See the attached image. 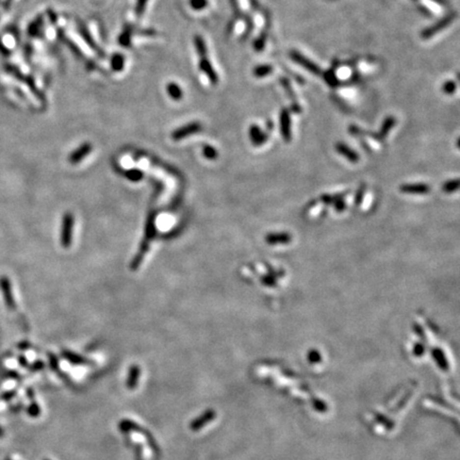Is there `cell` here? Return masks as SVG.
<instances>
[{
  "label": "cell",
  "instance_id": "cell-1",
  "mask_svg": "<svg viewBox=\"0 0 460 460\" xmlns=\"http://www.w3.org/2000/svg\"><path fill=\"white\" fill-rule=\"evenodd\" d=\"M155 234H156L155 212H149L147 216V220H146V226H145V236L140 245V249H138L137 254L134 258V260L131 261V264H130L131 270H136L141 266V263L144 259V256L146 255V253L149 249V243L151 240H153Z\"/></svg>",
  "mask_w": 460,
  "mask_h": 460
},
{
  "label": "cell",
  "instance_id": "cell-23",
  "mask_svg": "<svg viewBox=\"0 0 460 460\" xmlns=\"http://www.w3.org/2000/svg\"><path fill=\"white\" fill-rule=\"evenodd\" d=\"M394 124H395V118L394 117H388L385 121V123L382 124L381 135H387L389 132V130L393 127Z\"/></svg>",
  "mask_w": 460,
  "mask_h": 460
},
{
  "label": "cell",
  "instance_id": "cell-16",
  "mask_svg": "<svg viewBox=\"0 0 460 460\" xmlns=\"http://www.w3.org/2000/svg\"><path fill=\"white\" fill-rule=\"evenodd\" d=\"M337 149H338L339 153H341L345 157H348V158L351 159V160H356L357 159V155L352 149H350L348 146H345L344 144L339 143L337 145Z\"/></svg>",
  "mask_w": 460,
  "mask_h": 460
},
{
  "label": "cell",
  "instance_id": "cell-7",
  "mask_svg": "<svg viewBox=\"0 0 460 460\" xmlns=\"http://www.w3.org/2000/svg\"><path fill=\"white\" fill-rule=\"evenodd\" d=\"M92 145L91 143H83L80 147H78L76 150H74L72 155L69 156L68 161L72 163V164H78L81 161H82L85 157L89 156V154L92 151Z\"/></svg>",
  "mask_w": 460,
  "mask_h": 460
},
{
  "label": "cell",
  "instance_id": "cell-6",
  "mask_svg": "<svg viewBox=\"0 0 460 460\" xmlns=\"http://www.w3.org/2000/svg\"><path fill=\"white\" fill-rule=\"evenodd\" d=\"M199 68L207 76L208 79L210 80L211 83L216 84L218 82V76L216 72L214 71L211 62L208 59V55L199 56Z\"/></svg>",
  "mask_w": 460,
  "mask_h": 460
},
{
  "label": "cell",
  "instance_id": "cell-11",
  "mask_svg": "<svg viewBox=\"0 0 460 460\" xmlns=\"http://www.w3.org/2000/svg\"><path fill=\"white\" fill-rule=\"evenodd\" d=\"M110 64L114 72H122L125 66V56L122 54H114L112 55Z\"/></svg>",
  "mask_w": 460,
  "mask_h": 460
},
{
  "label": "cell",
  "instance_id": "cell-17",
  "mask_svg": "<svg viewBox=\"0 0 460 460\" xmlns=\"http://www.w3.org/2000/svg\"><path fill=\"white\" fill-rule=\"evenodd\" d=\"M126 177H127V179L130 181H140L144 177V174L142 171H140V169L134 168L126 173Z\"/></svg>",
  "mask_w": 460,
  "mask_h": 460
},
{
  "label": "cell",
  "instance_id": "cell-14",
  "mask_svg": "<svg viewBox=\"0 0 460 460\" xmlns=\"http://www.w3.org/2000/svg\"><path fill=\"white\" fill-rule=\"evenodd\" d=\"M79 30H80V33H81V35H82V37H83V39H84L85 43L89 44V46H90L92 49L96 50V53H98L100 55H104V54L100 53L99 48L97 47V45H96V44H95V42L93 41V39H92V37H91L90 33L87 32V30H86V29H84L83 27H79Z\"/></svg>",
  "mask_w": 460,
  "mask_h": 460
},
{
  "label": "cell",
  "instance_id": "cell-21",
  "mask_svg": "<svg viewBox=\"0 0 460 460\" xmlns=\"http://www.w3.org/2000/svg\"><path fill=\"white\" fill-rule=\"evenodd\" d=\"M147 3H148V0H136L135 11V14L138 17L144 14V12L147 7Z\"/></svg>",
  "mask_w": 460,
  "mask_h": 460
},
{
  "label": "cell",
  "instance_id": "cell-18",
  "mask_svg": "<svg viewBox=\"0 0 460 460\" xmlns=\"http://www.w3.org/2000/svg\"><path fill=\"white\" fill-rule=\"evenodd\" d=\"M268 242L271 244H276V243H285L289 241V237L285 234H279V235H270L268 236Z\"/></svg>",
  "mask_w": 460,
  "mask_h": 460
},
{
  "label": "cell",
  "instance_id": "cell-10",
  "mask_svg": "<svg viewBox=\"0 0 460 460\" xmlns=\"http://www.w3.org/2000/svg\"><path fill=\"white\" fill-rule=\"evenodd\" d=\"M166 92L168 94V96L174 100H180L182 96H184L182 89L180 87V85H178L176 82H168L166 85Z\"/></svg>",
  "mask_w": 460,
  "mask_h": 460
},
{
  "label": "cell",
  "instance_id": "cell-4",
  "mask_svg": "<svg viewBox=\"0 0 460 460\" xmlns=\"http://www.w3.org/2000/svg\"><path fill=\"white\" fill-rule=\"evenodd\" d=\"M201 129H203V126H201L199 122L189 123L185 126H182V127L176 129L172 134V138L174 141H181L194 134H197V132L201 131Z\"/></svg>",
  "mask_w": 460,
  "mask_h": 460
},
{
  "label": "cell",
  "instance_id": "cell-19",
  "mask_svg": "<svg viewBox=\"0 0 460 460\" xmlns=\"http://www.w3.org/2000/svg\"><path fill=\"white\" fill-rule=\"evenodd\" d=\"M189 4L195 11H201L208 7L209 1L208 0H189Z\"/></svg>",
  "mask_w": 460,
  "mask_h": 460
},
{
  "label": "cell",
  "instance_id": "cell-2",
  "mask_svg": "<svg viewBox=\"0 0 460 460\" xmlns=\"http://www.w3.org/2000/svg\"><path fill=\"white\" fill-rule=\"evenodd\" d=\"M73 228H74V216L71 212H66L63 217L62 232H61V244L64 248L71 246L73 240Z\"/></svg>",
  "mask_w": 460,
  "mask_h": 460
},
{
  "label": "cell",
  "instance_id": "cell-15",
  "mask_svg": "<svg viewBox=\"0 0 460 460\" xmlns=\"http://www.w3.org/2000/svg\"><path fill=\"white\" fill-rule=\"evenodd\" d=\"M118 44L123 47L131 46V31L130 29H125L118 36Z\"/></svg>",
  "mask_w": 460,
  "mask_h": 460
},
{
  "label": "cell",
  "instance_id": "cell-22",
  "mask_svg": "<svg viewBox=\"0 0 460 460\" xmlns=\"http://www.w3.org/2000/svg\"><path fill=\"white\" fill-rule=\"evenodd\" d=\"M428 187L427 186H420V185H414V186H407L406 188L404 187L402 189L403 191L406 192H418V193H423L428 191Z\"/></svg>",
  "mask_w": 460,
  "mask_h": 460
},
{
  "label": "cell",
  "instance_id": "cell-26",
  "mask_svg": "<svg viewBox=\"0 0 460 460\" xmlns=\"http://www.w3.org/2000/svg\"><path fill=\"white\" fill-rule=\"evenodd\" d=\"M433 1H436L437 3L441 4V5H445L447 2L445 1V0H433Z\"/></svg>",
  "mask_w": 460,
  "mask_h": 460
},
{
  "label": "cell",
  "instance_id": "cell-5",
  "mask_svg": "<svg viewBox=\"0 0 460 460\" xmlns=\"http://www.w3.org/2000/svg\"><path fill=\"white\" fill-rule=\"evenodd\" d=\"M290 56H291V59L295 63H298V65L302 66L305 69H307V71H309L310 73L314 75H321V68L316 64V63H313L311 60L306 58L304 54L296 52V50H292V52L290 53Z\"/></svg>",
  "mask_w": 460,
  "mask_h": 460
},
{
  "label": "cell",
  "instance_id": "cell-12",
  "mask_svg": "<svg viewBox=\"0 0 460 460\" xmlns=\"http://www.w3.org/2000/svg\"><path fill=\"white\" fill-rule=\"evenodd\" d=\"M273 72V67L269 64H261L254 68L253 74L257 78H264Z\"/></svg>",
  "mask_w": 460,
  "mask_h": 460
},
{
  "label": "cell",
  "instance_id": "cell-8",
  "mask_svg": "<svg viewBox=\"0 0 460 460\" xmlns=\"http://www.w3.org/2000/svg\"><path fill=\"white\" fill-rule=\"evenodd\" d=\"M280 130L283 137L289 141L291 138V121H290V114L288 110H282L280 113Z\"/></svg>",
  "mask_w": 460,
  "mask_h": 460
},
{
  "label": "cell",
  "instance_id": "cell-3",
  "mask_svg": "<svg viewBox=\"0 0 460 460\" xmlns=\"http://www.w3.org/2000/svg\"><path fill=\"white\" fill-rule=\"evenodd\" d=\"M456 16H457V14L454 13V12H453V13H450L449 15H446L445 17H443L442 20H440L438 23L433 25L432 27L424 29L421 33L422 39L428 40V39H431V37L434 36L438 32H440V31H442L443 29H445L451 23H453L454 20L456 18Z\"/></svg>",
  "mask_w": 460,
  "mask_h": 460
},
{
  "label": "cell",
  "instance_id": "cell-25",
  "mask_svg": "<svg viewBox=\"0 0 460 460\" xmlns=\"http://www.w3.org/2000/svg\"><path fill=\"white\" fill-rule=\"evenodd\" d=\"M264 45H266V34H262L259 39H257L255 41V44H254V47L258 50V52H260V50L263 49Z\"/></svg>",
  "mask_w": 460,
  "mask_h": 460
},
{
  "label": "cell",
  "instance_id": "cell-13",
  "mask_svg": "<svg viewBox=\"0 0 460 460\" xmlns=\"http://www.w3.org/2000/svg\"><path fill=\"white\" fill-rule=\"evenodd\" d=\"M194 46H195V48H196V52H197L199 56L208 55L207 45H206L204 39L200 35H195L194 36Z\"/></svg>",
  "mask_w": 460,
  "mask_h": 460
},
{
  "label": "cell",
  "instance_id": "cell-20",
  "mask_svg": "<svg viewBox=\"0 0 460 460\" xmlns=\"http://www.w3.org/2000/svg\"><path fill=\"white\" fill-rule=\"evenodd\" d=\"M203 154L204 156L206 157L207 159H209V160H214V159H216L217 158V150L210 146V145H205V146L203 147Z\"/></svg>",
  "mask_w": 460,
  "mask_h": 460
},
{
  "label": "cell",
  "instance_id": "cell-24",
  "mask_svg": "<svg viewBox=\"0 0 460 460\" xmlns=\"http://www.w3.org/2000/svg\"><path fill=\"white\" fill-rule=\"evenodd\" d=\"M442 90H443L446 94H453L454 92H455V90H456V83L454 82V81H452V80L446 81V82L443 84Z\"/></svg>",
  "mask_w": 460,
  "mask_h": 460
},
{
  "label": "cell",
  "instance_id": "cell-9",
  "mask_svg": "<svg viewBox=\"0 0 460 460\" xmlns=\"http://www.w3.org/2000/svg\"><path fill=\"white\" fill-rule=\"evenodd\" d=\"M249 136H250L251 142H253L255 145H257V146H259L260 144H262L264 141L267 140V135H264L263 132L261 131V129L256 125H253L250 127Z\"/></svg>",
  "mask_w": 460,
  "mask_h": 460
}]
</instances>
